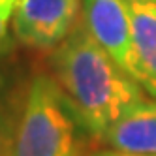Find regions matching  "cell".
<instances>
[{"label":"cell","instance_id":"cell-1","mask_svg":"<svg viewBox=\"0 0 156 156\" xmlns=\"http://www.w3.org/2000/svg\"><path fill=\"white\" fill-rule=\"evenodd\" d=\"M51 64L79 128L96 139H102L132 105L145 100L143 87L92 40L81 19L55 47Z\"/></svg>","mask_w":156,"mask_h":156},{"label":"cell","instance_id":"cell-2","mask_svg":"<svg viewBox=\"0 0 156 156\" xmlns=\"http://www.w3.org/2000/svg\"><path fill=\"white\" fill-rule=\"evenodd\" d=\"M77 126L57 79L38 73L19 105L9 156H83Z\"/></svg>","mask_w":156,"mask_h":156},{"label":"cell","instance_id":"cell-3","mask_svg":"<svg viewBox=\"0 0 156 156\" xmlns=\"http://www.w3.org/2000/svg\"><path fill=\"white\" fill-rule=\"evenodd\" d=\"M83 0H17L12 13L15 38L34 49H55L79 23Z\"/></svg>","mask_w":156,"mask_h":156},{"label":"cell","instance_id":"cell-4","mask_svg":"<svg viewBox=\"0 0 156 156\" xmlns=\"http://www.w3.org/2000/svg\"><path fill=\"white\" fill-rule=\"evenodd\" d=\"M81 21L92 40L136 79L132 17L126 0H83Z\"/></svg>","mask_w":156,"mask_h":156},{"label":"cell","instance_id":"cell-5","mask_svg":"<svg viewBox=\"0 0 156 156\" xmlns=\"http://www.w3.org/2000/svg\"><path fill=\"white\" fill-rule=\"evenodd\" d=\"M102 141L122 152L156 154V100H141L132 105L104 133Z\"/></svg>","mask_w":156,"mask_h":156},{"label":"cell","instance_id":"cell-6","mask_svg":"<svg viewBox=\"0 0 156 156\" xmlns=\"http://www.w3.org/2000/svg\"><path fill=\"white\" fill-rule=\"evenodd\" d=\"M128 8L136 55V81L156 98V2H128Z\"/></svg>","mask_w":156,"mask_h":156},{"label":"cell","instance_id":"cell-7","mask_svg":"<svg viewBox=\"0 0 156 156\" xmlns=\"http://www.w3.org/2000/svg\"><path fill=\"white\" fill-rule=\"evenodd\" d=\"M15 119L17 111L9 109V104H6V100L0 96V156H9Z\"/></svg>","mask_w":156,"mask_h":156},{"label":"cell","instance_id":"cell-8","mask_svg":"<svg viewBox=\"0 0 156 156\" xmlns=\"http://www.w3.org/2000/svg\"><path fill=\"white\" fill-rule=\"evenodd\" d=\"M13 6L12 4H0V55L6 53L9 45V34H8V25L12 21Z\"/></svg>","mask_w":156,"mask_h":156},{"label":"cell","instance_id":"cell-9","mask_svg":"<svg viewBox=\"0 0 156 156\" xmlns=\"http://www.w3.org/2000/svg\"><path fill=\"white\" fill-rule=\"evenodd\" d=\"M88 156H156V154H133V152H122L115 149H105V151H96Z\"/></svg>","mask_w":156,"mask_h":156},{"label":"cell","instance_id":"cell-10","mask_svg":"<svg viewBox=\"0 0 156 156\" xmlns=\"http://www.w3.org/2000/svg\"><path fill=\"white\" fill-rule=\"evenodd\" d=\"M0 4H12V6H15L17 0H0Z\"/></svg>","mask_w":156,"mask_h":156},{"label":"cell","instance_id":"cell-11","mask_svg":"<svg viewBox=\"0 0 156 156\" xmlns=\"http://www.w3.org/2000/svg\"><path fill=\"white\" fill-rule=\"evenodd\" d=\"M128 2H156V0H128Z\"/></svg>","mask_w":156,"mask_h":156}]
</instances>
